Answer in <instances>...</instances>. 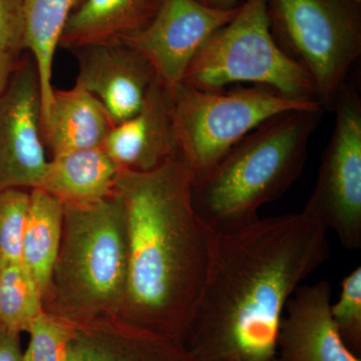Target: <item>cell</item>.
<instances>
[{"instance_id":"ffe728a7","label":"cell","mask_w":361,"mask_h":361,"mask_svg":"<svg viewBox=\"0 0 361 361\" xmlns=\"http://www.w3.org/2000/svg\"><path fill=\"white\" fill-rule=\"evenodd\" d=\"M44 310L39 285L23 263H0V326L27 332Z\"/></svg>"},{"instance_id":"7c38bea8","label":"cell","mask_w":361,"mask_h":361,"mask_svg":"<svg viewBox=\"0 0 361 361\" xmlns=\"http://www.w3.org/2000/svg\"><path fill=\"white\" fill-rule=\"evenodd\" d=\"M63 320L71 329L66 361H199L182 341L118 316Z\"/></svg>"},{"instance_id":"277c9868","label":"cell","mask_w":361,"mask_h":361,"mask_svg":"<svg viewBox=\"0 0 361 361\" xmlns=\"http://www.w3.org/2000/svg\"><path fill=\"white\" fill-rule=\"evenodd\" d=\"M63 234L44 310L61 319L118 316L129 267L127 221L114 193L63 205Z\"/></svg>"},{"instance_id":"d6986e66","label":"cell","mask_w":361,"mask_h":361,"mask_svg":"<svg viewBox=\"0 0 361 361\" xmlns=\"http://www.w3.org/2000/svg\"><path fill=\"white\" fill-rule=\"evenodd\" d=\"M85 0H21L25 14V51H30L42 89V120L49 111L54 87L51 84L54 54L63 28L71 14Z\"/></svg>"},{"instance_id":"d4e9b609","label":"cell","mask_w":361,"mask_h":361,"mask_svg":"<svg viewBox=\"0 0 361 361\" xmlns=\"http://www.w3.org/2000/svg\"><path fill=\"white\" fill-rule=\"evenodd\" d=\"M0 361H23L20 334L0 326Z\"/></svg>"},{"instance_id":"83f0119b","label":"cell","mask_w":361,"mask_h":361,"mask_svg":"<svg viewBox=\"0 0 361 361\" xmlns=\"http://www.w3.org/2000/svg\"><path fill=\"white\" fill-rule=\"evenodd\" d=\"M61 361H66V351L65 353H63V357H61Z\"/></svg>"},{"instance_id":"f1b7e54d","label":"cell","mask_w":361,"mask_h":361,"mask_svg":"<svg viewBox=\"0 0 361 361\" xmlns=\"http://www.w3.org/2000/svg\"><path fill=\"white\" fill-rule=\"evenodd\" d=\"M272 361H281V360H280L279 358L276 357V358H275V360H273Z\"/></svg>"},{"instance_id":"ba28073f","label":"cell","mask_w":361,"mask_h":361,"mask_svg":"<svg viewBox=\"0 0 361 361\" xmlns=\"http://www.w3.org/2000/svg\"><path fill=\"white\" fill-rule=\"evenodd\" d=\"M336 125L303 212L336 233L344 248H361V99L345 82L334 103Z\"/></svg>"},{"instance_id":"e0dca14e","label":"cell","mask_w":361,"mask_h":361,"mask_svg":"<svg viewBox=\"0 0 361 361\" xmlns=\"http://www.w3.org/2000/svg\"><path fill=\"white\" fill-rule=\"evenodd\" d=\"M118 172L103 147L78 149L51 158L39 188L63 205L96 203L114 193Z\"/></svg>"},{"instance_id":"9a60e30c","label":"cell","mask_w":361,"mask_h":361,"mask_svg":"<svg viewBox=\"0 0 361 361\" xmlns=\"http://www.w3.org/2000/svg\"><path fill=\"white\" fill-rule=\"evenodd\" d=\"M106 106L96 96L75 82L70 90H52L51 104L42 120V137L51 158L101 148L114 129Z\"/></svg>"},{"instance_id":"2e32d148","label":"cell","mask_w":361,"mask_h":361,"mask_svg":"<svg viewBox=\"0 0 361 361\" xmlns=\"http://www.w3.org/2000/svg\"><path fill=\"white\" fill-rule=\"evenodd\" d=\"M163 0H85L71 14L59 47L123 42L149 25Z\"/></svg>"},{"instance_id":"6da1fadb","label":"cell","mask_w":361,"mask_h":361,"mask_svg":"<svg viewBox=\"0 0 361 361\" xmlns=\"http://www.w3.org/2000/svg\"><path fill=\"white\" fill-rule=\"evenodd\" d=\"M327 230L305 213L259 217L211 236L185 345L199 361H272L285 307L329 258Z\"/></svg>"},{"instance_id":"7402d4cb","label":"cell","mask_w":361,"mask_h":361,"mask_svg":"<svg viewBox=\"0 0 361 361\" xmlns=\"http://www.w3.org/2000/svg\"><path fill=\"white\" fill-rule=\"evenodd\" d=\"M338 299L331 303L332 319L342 341L355 355L361 353V267L342 279Z\"/></svg>"},{"instance_id":"30bf717a","label":"cell","mask_w":361,"mask_h":361,"mask_svg":"<svg viewBox=\"0 0 361 361\" xmlns=\"http://www.w3.org/2000/svg\"><path fill=\"white\" fill-rule=\"evenodd\" d=\"M239 8L223 11L198 0H163L149 25L123 42L148 59L157 78L174 92L202 45L230 23Z\"/></svg>"},{"instance_id":"44dd1931","label":"cell","mask_w":361,"mask_h":361,"mask_svg":"<svg viewBox=\"0 0 361 361\" xmlns=\"http://www.w3.org/2000/svg\"><path fill=\"white\" fill-rule=\"evenodd\" d=\"M30 194L20 188L0 189V263L21 262V245Z\"/></svg>"},{"instance_id":"5b68a950","label":"cell","mask_w":361,"mask_h":361,"mask_svg":"<svg viewBox=\"0 0 361 361\" xmlns=\"http://www.w3.org/2000/svg\"><path fill=\"white\" fill-rule=\"evenodd\" d=\"M241 82L270 87L292 99L318 101L310 75L273 37L267 0H244L235 18L202 45L182 84L216 90Z\"/></svg>"},{"instance_id":"4fadbf2b","label":"cell","mask_w":361,"mask_h":361,"mask_svg":"<svg viewBox=\"0 0 361 361\" xmlns=\"http://www.w3.org/2000/svg\"><path fill=\"white\" fill-rule=\"evenodd\" d=\"M327 280L301 284L280 322L277 357L281 361H361L342 341L331 311Z\"/></svg>"},{"instance_id":"7a4b0ae2","label":"cell","mask_w":361,"mask_h":361,"mask_svg":"<svg viewBox=\"0 0 361 361\" xmlns=\"http://www.w3.org/2000/svg\"><path fill=\"white\" fill-rule=\"evenodd\" d=\"M192 186L180 152L149 172L120 171L115 185L129 243L118 317L184 344L205 283L212 236L195 211Z\"/></svg>"},{"instance_id":"484cf974","label":"cell","mask_w":361,"mask_h":361,"mask_svg":"<svg viewBox=\"0 0 361 361\" xmlns=\"http://www.w3.org/2000/svg\"><path fill=\"white\" fill-rule=\"evenodd\" d=\"M20 61V54L0 49V94L6 89Z\"/></svg>"},{"instance_id":"3957f363","label":"cell","mask_w":361,"mask_h":361,"mask_svg":"<svg viewBox=\"0 0 361 361\" xmlns=\"http://www.w3.org/2000/svg\"><path fill=\"white\" fill-rule=\"evenodd\" d=\"M325 109L295 110L266 121L192 186V203L204 225L227 233L259 218L300 177L311 135Z\"/></svg>"},{"instance_id":"5bb4252c","label":"cell","mask_w":361,"mask_h":361,"mask_svg":"<svg viewBox=\"0 0 361 361\" xmlns=\"http://www.w3.org/2000/svg\"><path fill=\"white\" fill-rule=\"evenodd\" d=\"M103 148L120 171L146 173L179 153L173 92L155 78L141 108L114 127Z\"/></svg>"},{"instance_id":"cb8c5ba5","label":"cell","mask_w":361,"mask_h":361,"mask_svg":"<svg viewBox=\"0 0 361 361\" xmlns=\"http://www.w3.org/2000/svg\"><path fill=\"white\" fill-rule=\"evenodd\" d=\"M25 23L21 0H0V49L25 51Z\"/></svg>"},{"instance_id":"603a6c76","label":"cell","mask_w":361,"mask_h":361,"mask_svg":"<svg viewBox=\"0 0 361 361\" xmlns=\"http://www.w3.org/2000/svg\"><path fill=\"white\" fill-rule=\"evenodd\" d=\"M23 361H61L71 336L70 325L44 310L33 320Z\"/></svg>"},{"instance_id":"52a82bcc","label":"cell","mask_w":361,"mask_h":361,"mask_svg":"<svg viewBox=\"0 0 361 361\" xmlns=\"http://www.w3.org/2000/svg\"><path fill=\"white\" fill-rule=\"evenodd\" d=\"M271 32L310 75L323 106H334L361 54V0H267Z\"/></svg>"},{"instance_id":"ac0fdd59","label":"cell","mask_w":361,"mask_h":361,"mask_svg":"<svg viewBox=\"0 0 361 361\" xmlns=\"http://www.w3.org/2000/svg\"><path fill=\"white\" fill-rule=\"evenodd\" d=\"M30 194L21 263L39 285L44 299L61 245L65 206L40 188L32 189Z\"/></svg>"},{"instance_id":"8992f818","label":"cell","mask_w":361,"mask_h":361,"mask_svg":"<svg viewBox=\"0 0 361 361\" xmlns=\"http://www.w3.org/2000/svg\"><path fill=\"white\" fill-rule=\"evenodd\" d=\"M173 97L178 148L193 183L205 177L247 135L273 116L324 109L318 101L292 99L262 85L205 90L180 84Z\"/></svg>"},{"instance_id":"9c48e42d","label":"cell","mask_w":361,"mask_h":361,"mask_svg":"<svg viewBox=\"0 0 361 361\" xmlns=\"http://www.w3.org/2000/svg\"><path fill=\"white\" fill-rule=\"evenodd\" d=\"M42 99L32 56L20 58L0 94V189L39 188L47 160L42 137Z\"/></svg>"},{"instance_id":"4316f807","label":"cell","mask_w":361,"mask_h":361,"mask_svg":"<svg viewBox=\"0 0 361 361\" xmlns=\"http://www.w3.org/2000/svg\"><path fill=\"white\" fill-rule=\"evenodd\" d=\"M204 6L215 9H232L241 6V0H198Z\"/></svg>"},{"instance_id":"8fae6325","label":"cell","mask_w":361,"mask_h":361,"mask_svg":"<svg viewBox=\"0 0 361 361\" xmlns=\"http://www.w3.org/2000/svg\"><path fill=\"white\" fill-rule=\"evenodd\" d=\"M77 58V82L106 106L118 126L141 108L156 73L148 59L125 42L85 45Z\"/></svg>"}]
</instances>
